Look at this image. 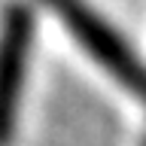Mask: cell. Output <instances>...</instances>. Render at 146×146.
Masks as SVG:
<instances>
[{"label":"cell","instance_id":"6da1fadb","mask_svg":"<svg viewBox=\"0 0 146 146\" xmlns=\"http://www.w3.org/2000/svg\"><path fill=\"white\" fill-rule=\"evenodd\" d=\"M46 3H52V9L64 18V25L70 27V34H76V40H79L122 85H128V88H134V91H146V73H143V67H140V61L131 55V49H128L91 9H85L79 0H46Z\"/></svg>","mask_w":146,"mask_h":146},{"label":"cell","instance_id":"7a4b0ae2","mask_svg":"<svg viewBox=\"0 0 146 146\" xmlns=\"http://www.w3.org/2000/svg\"><path fill=\"white\" fill-rule=\"evenodd\" d=\"M34 43V15L25 6H9L0 25V146H9L18 116V94Z\"/></svg>","mask_w":146,"mask_h":146}]
</instances>
